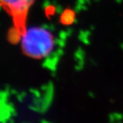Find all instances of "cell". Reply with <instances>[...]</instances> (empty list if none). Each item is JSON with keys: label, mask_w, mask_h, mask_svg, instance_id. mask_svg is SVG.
Masks as SVG:
<instances>
[{"label": "cell", "mask_w": 123, "mask_h": 123, "mask_svg": "<svg viewBox=\"0 0 123 123\" xmlns=\"http://www.w3.org/2000/svg\"><path fill=\"white\" fill-rule=\"evenodd\" d=\"M35 0H0V7L12 17L13 27L9 31L10 42L17 44L26 31L27 13Z\"/></svg>", "instance_id": "7a4b0ae2"}, {"label": "cell", "mask_w": 123, "mask_h": 123, "mask_svg": "<svg viewBox=\"0 0 123 123\" xmlns=\"http://www.w3.org/2000/svg\"><path fill=\"white\" fill-rule=\"evenodd\" d=\"M75 14L71 10H66L64 11L61 16V21L64 25H70L74 21Z\"/></svg>", "instance_id": "3957f363"}, {"label": "cell", "mask_w": 123, "mask_h": 123, "mask_svg": "<svg viewBox=\"0 0 123 123\" xmlns=\"http://www.w3.org/2000/svg\"><path fill=\"white\" fill-rule=\"evenodd\" d=\"M55 38L47 28L34 27L26 30L22 37L23 52L29 57L41 60L48 57L55 48Z\"/></svg>", "instance_id": "6da1fadb"}]
</instances>
